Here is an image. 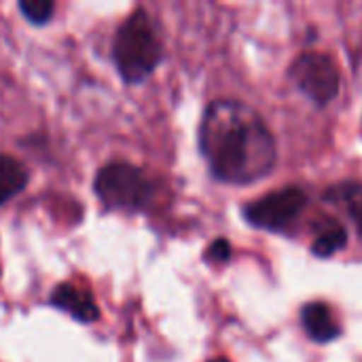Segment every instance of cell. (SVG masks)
Wrapping results in <instances>:
<instances>
[{
    "label": "cell",
    "instance_id": "1",
    "mask_svg": "<svg viewBox=\"0 0 362 362\" xmlns=\"http://www.w3.org/2000/svg\"><path fill=\"white\" fill-rule=\"evenodd\" d=\"M199 148L212 174L229 185L265 178L278 159L276 140L261 115L238 100H218L206 108Z\"/></svg>",
    "mask_w": 362,
    "mask_h": 362
},
{
    "label": "cell",
    "instance_id": "2",
    "mask_svg": "<svg viewBox=\"0 0 362 362\" xmlns=\"http://www.w3.org/2000/svg\"><path fill=\"white\" fill-rule=\"evenodd\" d=\"M119 74L127 83L144 81L161 62V40L144 8H136L117 30L112 47Z\"/></svg>",
    "mask_w": 362,
    "mask_h": 362
},
{
    "label": "cell",
    "instance_id": "3",
    "mask_svg": "<svg viewBox=\"0 0 362 362\" xmlns=\"http://www.w3.org/2000/svg\"><path fill=\"white\" fill-rule=\"evenodd\" d=\"M93 187L102 204L112 210H142L151 206L155 197L153 178L127 161L104 165L98 172Z\"/></svg>",
    "mask_w": 362,
    "mask_h": 362
},
{
    "label": "cell",
    "instance_id": "4",
    "mask_svg": "<svg viewBox=\"0 0 362 362\" xmlns=\"http://www.w3.org/2000/svg\"><path fill=\"white\" fill-rule=\"evenodd\" d=\"M291 76L297 83V87L320 106L329 104L339 93V70L329 55L322 53L301 55L293 64Z\"/></svg>",
    "mask_w": 362,
    "mask_h": 362
},
{
    "label": "cell",
    "instance_id": "5",
    "mask_svg": "<svg viewBox=\"0 0 362 362\" xmlns=\"http://www.w3.org/2000/svg\"><path fill=\"white\" fill-rule=\"evenodd\" d=\"M305 204H308L305 193L297 187H288V189L274 191V193L252 202L244 210V216L255 227L278 231V229L286 227L288 223H293L303 212Z\"/></svg>",
    "mask_w": 362,
    "mask_h": 362
},
{
    "label": "cell",
    "instance_id": "6",
    "mask_svg": "<svg viewBox=\"0 0 362 362\" xmlns=\"http://www.w3.org/2000/svg\"><path fill=\"white\" fill-rule=\"evenodd\" d=\"M51 303L57 310L68 312L72 318H76L81 322H93L100 316L91 293L87 288H81L74 284H59L55 288V293L51 295Z\"/></svg>",
    "mask_w": 362,
    "mask_h": 362
},
{
    "label": "cell",
    "instance_id": "7",
    "mask_svg": "<svg viewBox=\"0 0 362 362\" xmlns=\"http://www.w3.org/2000/svg\"><path fill=\"white\" fill-rule=\"evenodd\" d=\"M301 320H303V327H305L308 335L314 341H322L325 344V341H333L339 335L337 322L333 320L329 308L322 305V303L305 305L303 312H301Z\"/></svg>",
    "mask_w": 362,
    "mask_h": 362
},
{
    "label": "cell",
    "instance_id": "8",
    "mask_svg": "<svg viewBox=\"0 0 362 362\" xmlns=\"http://www.w3.org/2000/svg\"><path fill=\"white\" fill-rule=\"evenodd\" d=\"M28 182V172L25 168L8 157V155H0V206L6 204L11 197H15L19 191H23Z\"/></svg>",
    "mask_w": 362,
    "mask_h": 362
},
{
    "label": "cell",
    "instance_id": "9",
    "mask_svg": "<svg viewBox=\"0 0 362 362\" xmlns=\"http://www.w3.org/2000/svg\"><path fill=\"white\" fill-rule=\"evenodd\" d=\"M329 199L341 206L362 235V182H346L329 191Z\"/></svg>",
    "mask_w": 362,
    "mask_h": 362
},
{
    "label": "cell",
    "instance_id": "10",
    "mask_svg": "<svg viewBox=\"0 0 362 362\" xmlns=\"http://www.w3.org/2000/svg\"><path fill=\"white\" fill-rule=\"evenodd\" d=\"M348 242V235H346V229L339 227V225H333L329 227L312 246V250L318 255V257H333L335 252H339Z\"/></svg>",
    "mask_w": 362,
    "mask_h": 362
},
{
    "label": "cell",
    "instance_id": "11",
    "mask_svg": "<svg viewBox=\"0 0 362 362\" xmlns=\"http://www.w3.org/2000/svg\"><path fill=\"white\" fill-rule=\"evenodd\" d=\"M19 8L23 13V17L32 23H47L55 11V4L49 0H21Z\"/></svg>",
    "mask_w": 362,
    "mask_h": 362
},
{
    "label": "cell",
    "instance_id": "12",
    "mask_svg": "<svg viewBox=\"0 0 362 362\" xmlns=\"http://www.w3.org/2000/svg\"><path fill=\"white\" fill-rule=\"evenodd\" d=\"M229 257H231V246L225 240H216L208 250V259L212 261H227Z\"/></svg>",
    "mask_w": 362,
    "mask_h": 362
},
{
    "label": "cell",
    "instance_id": "13",
    "mask_svg": "<svg viewBox=\"0 0 362 362\" xmlns=\"http://www.w3.org/2000/svg\"><path fill=\"white\" fill-rule=\"evenodd\" d=\"M212 362H227L225 358H216V361H212Z\"/></svg>",
    "mask_w": 362,
    "mask_h": 362
}]
</instances>
